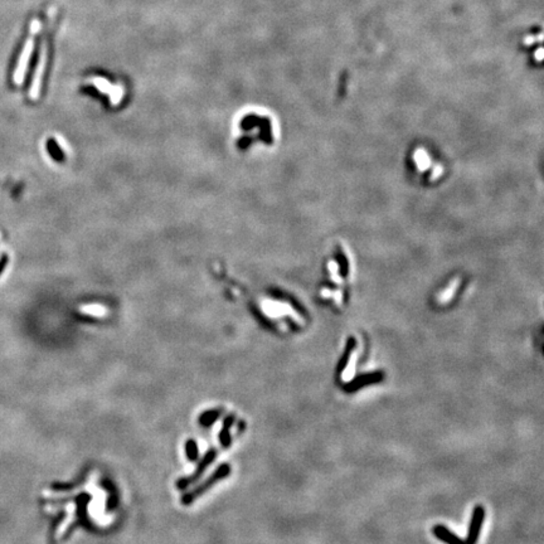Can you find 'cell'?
Masks as SVG:
<instances>
[{"mask_svg": "<svg viewBox=\"0 0 544 544\" xmlns=\"http://www.w3.org/2000/svg\"><path fill=\"white\" fill-rule=\"evenodd\" d=\"M411 164L416 175L422 180L433 182L444 175L441 163H432V155L426 148H416L411 155Z\"/></svg>", "mask_w": 544, "mask_h": 544, "instance_id": "1", "label": "cell"}, {"mask_svg": "<svg viewBox=\"0 0 544 544\" xmlns=\"http://www.w3.org/2000/svg\"><path fill=\"white\" fill-rule=\"evenodd\" d=\"M39 29H41V23L38 22V19H34L32 22V24H30L29 37H28L24 47H23V51H22V53H20L19 59H18L17 67H15L14 76H13V80H14L15 83L24 82L25 75H27V71H28V64H29L30 57H32L33 49H34V39H36V36Z\"/></svg>", "mask_w": 544, "mask_h": 544, "instance_id": "2", "label": "cell"}, {"mask_svg": "<svg viewBox=\"0 0 544 544\" xmlns=\"http://www.w3.org/2000/svg\"><path fill=\"white\" fill-rule=\"evenodd\" d=\"M229 474H231V466H229L228 464H222L221 466L217 467L216 471L209 476V478L207 479L203 484H200L199 486L193 489V490L189 491V493L184 494V495L182 496V503L184 504V505H190L193 501L197 500L199 496H202L206 491H208L209 489L213 488L218 481H222L226 478H228Z\"/></svg>", "mask_w": 544, "mask_h": 544, "instance_id": "3", "label": "cell"}, {"mask_svg": "<svg viewBox=\"0 0 544 544\" xmlns=\"http://www.w3.org/2000/svg\"><path fill=\"white\" fill-rule=\"evenodd\" d=\"M216 457H217V449L209 450V451L204 455L202 461L198 464V467L195 469V471L193 472V475L188 476V478H182L177 481V488L179 489V490H184V489H187L188 486L192 485L193 483H195V481H197L198 479L204 474V471L208 469L209 465H212V462L216 460Z\"/></svg>", "mask_w": 544, "mask_h": 544, "instance_id": "4", "label": "cell"}, {"mask_svg": "<svg viewBox=\"0 0 544 544\" xmlns=\"http://www.w3.org/2000/svg\"><path fill=\"white\" fill-rule=\"evenodd\" d=\"M234 422V416L228 415L223 421V426H222V430L219 432V441L223 449H228L232 444V435H231V427Z\"/></svg>", "mask_w": 544, "mask_h": 544, "instance_id": "5", "label": "cell"}, {"mask_svg": "<svg viewBox=\"0 0 544 544\" xmlns=\"http://www.w3.org/2000/svg\"><path fill=\"white\" fill-rule=\"evenodd\" d=\"M483 518H484V510L481 508H478L475 510L474 517H472L471 528H470V534H469V538H467V540H466V544H474L476 542V539H478V533H479V529H480V524H481V520H483Z\"/></svg>", "mask_w": 544, "mask_h": 544, "instance_id": "6", "label": "cell"}, {"mask_svg": "<svg viewBox=\"0 0 544 544\" xmlns=\"http://www.w3.org/2000/svg\"><path fill=\"white\" fill-rule=\"evenodd\" d=\"M435 534L436 537L440 538L441 540H444V542H446L447 544H466L465 542H462L460 538H457L456 535L452 534L447 528L442 527V525H437V527L435 528Z\"/></svg>", "mask_w": 544, "mask_h": 544, "instance_id": "7", "label": "cell"}, {"mask_svg": "<svg viewBox=\"0 0 544 544\" xmlns=\"http://www.w3.org/2000/svg\"><path fill=\"white\" fill-rule=\"evenodd\" d=\"M219 416H221V410L207 411V412H204L203 415L199 417V423L200 425L206 426V427H208V426H212L217 420H218Z\"/></svg>", "mask_w": 544, "mask_h": 544, "instance_id": "8", "label": "cell"}, {"mask_svg": "<svg viewBox=\"0 0 544 544\" xmlns=\"http://www.w3.org/2000/svg\"><path fill=\"white\" fill-rule=\"evenodd\" d=\"M185 454L189 461H197L198 460V446L194 440H188L185 444Z\"/></svg>", "mask_w": 544, "mask_h": 544, "instance_id": "9", "label": "cell"}, {"mask_svg": "<svg viewBox=\"0 0 544 544\" xmlns=\"http://www.w3.org/2000/svg\"><path fill=\"white\" fill-rule=\"evenodd\" d=\"M8 262H9V257H8V255L0 256V276H2L3 272L5 271V268H7Z\"/></svg>", "mask_w": 544, "mask_h": 544, "instance_id": "10", "label": "cell"}]
</instances>
